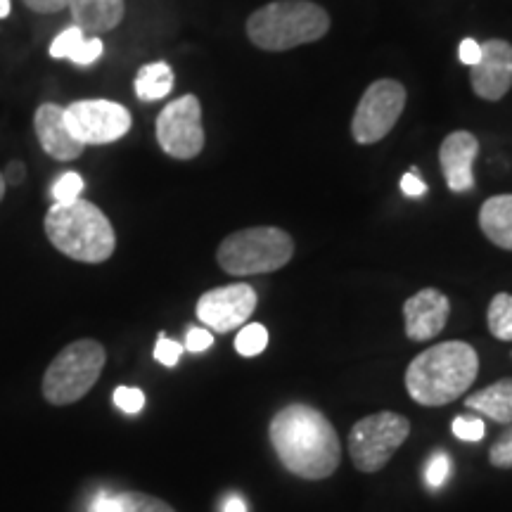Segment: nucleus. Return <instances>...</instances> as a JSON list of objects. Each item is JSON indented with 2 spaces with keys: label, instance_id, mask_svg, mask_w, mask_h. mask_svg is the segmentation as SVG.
<instances>
[{
  "label": "nucleus",
  "instance_id": "obj_1",
  "mask_svg": "<svg viewBox=\"0 0 512 512\" xmlns=\"http://www.w3.org/2000/svg\"><path fill=\"white\" fill-rule=\"evenodd\" d=\"M268 439L280 465L299 479L320 482L335 475L342 463L337 430L309 403H290L280 408L268 425Z\"/></svg>",
  "mask_w": 512,
  "mask_h": 512
},
{
  "label": "nucleus",
  "instance_id": "obj_2",
  "mask_svg": "<svg viewBox=\"0 0 512 512\" xmlns=\"http://www.w3.org/2000/svg\"><path fill=\"white\" fill-rule=\"evenodd\" d=\"M479 375V356L472 344L451 339L434 344L411 361L406 370V392L427 408L448 406L467 394Z\"/></svg>",
  "mask_w": 512,
  "mask_h": 512
},
{
  "label": "nucleus",
  "instance_id": "obj_3",
  "mask_svg": "<svg viewBox=\"0 0 512 512\" xmlns=\"http://www.w3.org/2000/svg\"><path fill=\"white\" fill-rule=\"evenodd\" d=\"M43 228L57 252L81 264H102L117 249V233L105 211L86 200L53 204Z\"/></svg>",
  "mask_w": 512,
  "mask_h": 512
},
{
  "label": "nucleus",
  "instance_id": "obj_4",
  "mask_svg": "<svg viewBox=\"0 0 512 512\" xmlns=\"http://www.w3.org/2000/svg\"><path fill=\"white\" fill-rule=\"evenodd\" d=\"M330 15L311 0H273L247 19V36L266 53H283L328 34Z\"/></svg>",
  "mask_w": 512,
  "mask_h": 512
},
{
  "label": "nucleus",
  "instance_id": "obj_5",
  "mask_svg": "<svg viewBox=\"0 0 512 512\" xmlns=\"http://www.w3.org/2000/svg\"><path fill=\"white\" fill-rule=\"evenodd\" d=\"M294 256L290 233L275 226H254L230 233L219 245L216 261L221 271L235 278L275 273Z\"/></svg>",
  "mask_w": 512,
  "mask_h": 512
},
{
  "label": "nucleus",
  "instance_id": "obj_6",
  "mask_svg": "<svg viewBox=\"0 0 512 512\" xmlns=\"http://www.w3.org/2000/svg\"><path fill=\"white\" fill-rule=\"evenodd\" d=\"M107 351L95 339H76L57 354L43 375V399L50 406H72L81 401L105 368Z\"/></svg>",
  "mask_w": 512,
  "mask_h": 512
},
{
  "label": "nucleus",
  "instance_id": "obj_7",
  "mask_svg": "<svg viewBox=\"0 0 512 512\" xmlns=\"http://www.w3.org/2000/svg\"><path fill=\"white\" fill-rule=\"evenodd\" d=\"M408 434H411V422L399 413L382 411L366 415L349 432L351 463L366 475L384 470V465H389L396 448L403 446Z\"/></svg>",
  "mask_w": 512,
  "mask_h": 512
},
{
  "label": "nucleus",
  "instance_id": "obj_8",
  "mask_svg": "<svg viewBox=\"0 0 512 512\" xmlns=\"http://www.w3.org/2000/svg\"><path fill=\"white\" fill-rule=\"evenodd\" d=\"M406 88L394 79H380L370 83L358 100L351 119V133L361 145H375L396 126L406 107Z\"/></svg>",
  "mask_w": 512,
  "mask_h": 512
},
{
  "label": "nucleus",
  "instance_id": "obj_9",
  "mask_svg": "<svg viewBox=\"0 0 512 512\" xmlns=\"http://www.w3.org/2000/svg\"><path fill=\"white\" fill-rule=\"evenodd\" d=\"M72 136L81 145H110L131 131V112L112 100H79L64 107Z\"/></svg>",
  "mask_w": 512,
  "mask_h": 512
},
{
  "label": "nucleus",
  "instance_id": "obj_10",
  "mask_svg": "<svg viewBox=\"0 0 512 512\" xmlns=\"http://www.w3.org/2000/svg\"><path fill=\"white\" fill-rule=\"evenodd\" d=\"M157 143L169 157L195 159L204 150L202 105L195 95H183L164 107L157 117Z\"/></svg>",
  "mask_w": 512,
  "mask_h": 512
},
{
  "label": "nucleus",
  "instance_id": "obj_11",
  "mask_svg": "<svg viewBox=\"0 0 512 512\" xmlns=\"http://www.w3.org/2000/svg\"><path fill=\"white\" fill-rule=\"evenodd\" d=\"M256 290L247 283H233L204 292L197 302V318L209 330L228 335L242 328L256 311Z\"/></svg>",
  "mask_w": 512,
  "mask_h": 512
},
{
  "label": "nucleus",
  "instance_id": "obj_12",
  "mask_svg": "<svg viewBox=\"0 0 512 512\" xmlns=\"http://www.w3.org/2000/svg\"><path fill=\"white\" fill-rule=\"evenodd\" d=\"M470 83L477 98L498 102L512 88V43L489 38L482 43V57L470 67Z\"/></svg>",
  "mask_w": 512,
  "mask_h": 512
},
{
  "label": "nucleus",
  "instance_id": "obj_13",
  "mask_svg": "<svg viewBox=\"0 0 512 512\" xmlns=\"http://www.w3.org/2000/svg\"><path fill=\"white\" fill-rule=\"evenodd\" d=\"M451 316V302L437 287H425L403 302V323L411 342H430L439 337Z\"/></svg>",
  "mask_w": 512,
  "mask_h": 512
},
{
  "label": "nucleus",
  "instance_id": "obj_14",
  "mask_svg": "<svg viewBox=\"0 0 512 512\" xmlns=\"http://www.w3.org/2000/svg\"><path fill=\"white\" fill-rule=\"evenodd\" d=\"M479 140L470 131H453L439 147V164L451 192H467L475 188V159Z\"/></svg>",
  "mask_w": 512,
  "mask_h": 512
},
{
  "label": "nucleus",
  "instance_id": "obj_15",
  "mask_svg": "<svg viewBox=\"0 0 512 512\" xmlns=\"http://www.w3.org/2000/svg\"><path fill=\"white\" fill-rule=\"evenodd\" d=\"M34 128L46 155L57 159V162H74L86 150V145H81L69 131L67 121H64V107L53 105V102L38 107L34 114Z\"/></svg>",
  "mask_w": 512,
  "mask_h": 512
},
{
  "label": "nucleus",
  "instance_id": "obj_16",
  "mask_svg": "<svg viewBox=\"0 0 512 512\" xmlns=\"http://www.w3.org/2000/svg\"><path fill=\"white\" fill-rule=\"evenodd\" d=\"M74 27L86 36H102L117 29L124 19V0H69Z\"/></svg>",
  "mask_w": 512,
  "mask_h": 512
},
{
  "label": "nucleus",
  "instance_id": "obj_17",
  "mask_svg": "<svg viewBox=\"0 0 512 512\" xmlns=\"http://www.w3.org/2000/svg\"><path fill=\"white\" fill-rule=\"evenodd\" d=\"M465 408L494 420L496 425H510L512 422V377H503L489 387L479 389L465 399Z\"/></svg>",
  "mask_w": 512,
  "mask_h": 512
},
{
  "label": "nucleus",
  "instance_id": "obj_18",
  "mask_svg": "<svg viewBox=\"0 0 512 512\" xmlns=\"http://www.w3.org/2000/svg\"><path fill=\"white\" fill-rule=\"evenodd\" d=\"M479 228L491 245L512 252V195L489 197L479 209Z\"/></svg>",
  "mask_w": 512,
  "mask_h": 512
},
{
  "label": "nucleus",
  "instance_id": "obj_19",
  "mask_svg": "<svg viewBox=\"0 0 512 512\" xmlns=\"http://www.w3.org/2000/svg\"><path fill=\"white\" fill-rule=\"evenodd\" d=\"M102 50H105V46H102L100 36H86L79 27L64 29L50 43V57L53 60H72L74 64H81V67L98 62Z\"/></svg>",
  "mask_w": 512,
  "mask_h": 512
},
{
  "label": "nucleus",
  "instance_id": "obj_20",
  "mask_svg": "<svg viewBox=\"0 0 512 512\" xmlns=\"http://www.w3.org/2000/svg\"><path fill=\"white\" fill-rule=\"evenodd\" d=\"M133 88H136L138 100L143 102L162 100L174 91V69H171L166 62L145 64V67L138 69Z\"/></svg>",
  "mask_w": 512,
  "mask_h": 512
},
{
  "label": "nucleus",
  "instance_id": "obj_21",
  "mask_svg": "<svg viewBox=\"0 0 512 512\" xmlns=\"http://www.w3.org/2000/svg\"><path fill=\"white\" fill-rule=\"evenodd\" d=\"M489 332L501 342H512V294L498 292L486 311Z\"/></svg>",
  "mask_w": 512,
  "mask_h": 512
},
{
  "label": "nucleus",
  "instance_id": "obj_22",
  "mask_svg": "<svg viewBox=\"0 0 512 512\" xmlns=\"http://www.w3.org/2000/svg\"><path fill=\"white\" fill-rule=\"evenodd\" d=\"M266 347H268V330L261 323L242 325L238 337H235V351L245 358L264 354Z\"/></svg>",
  "mask_w": 512,
  "mask_h": 512
},
{
  "label": "nucleus",
  "instance_id": "obj_23",
  "mask_svg": "<svg viewBox=\"0 0 512 512\" xmlns=\"http://www.w3.org/2000/svg\"><path fill=\"white\" fill-rule=\"evenodd\" d=\"M119 496V512H176L162 498H155L143 491H124Z\"/></svg>",
  "mask_w": 512,
  "mask_h": 512
},
{
  "label": "nucleus",
  "instance_id": "obj_24",
  "mask_svg": "<svg viewBox=\"0 0 512 512\" xmlns=\"http://www.w3.org/2000/svg\"><path fill=\"white\" fill-rule=\"evenodd\" d=\"M81 192H83V178L76 174V171H67V174L57 178L53 190H50V195H53L55 204H69V202L81 200Z\"/></svg>",
  "mask_w": 512,
  "mask_h": 512
},
{
  "label": "nucleus",
  "instance_id": "obj_25",
  "mask_svg": "<svg viewBox=\"0 0 512 512\" xmlns=\"http://www.w3.org/2000/svg\"><path fill=\"white\" fill-rule=\"evenodd\" d=\"M489 463L498 467V470H512V422L503 427V432L491 444Z\"/></svg>",
  "mask_w": 512,
  "mask_h": 512
},
{
  "label": "nucleus",
  "instance_id": "obj_26",
  "mask_svg": "<svg viewBox=\"0 0 512 512\" xmlns=\"http://www.w3.org/2000/svg\"><path fill=\"white\" fill-rule=\"evenodd\" d=\"M114 406L119 408V411H124L126 415H136L145 408V394L143 389L138 387H119L114 389Z\"/></svg>",
  "mask_w": 512,
  "mask_h": 512
},
{
  "label": "nucleus",
  "instance_id": "obj_27",
  "mask_svg": "<svg viewBox=\"0 0 512 512\" xmlns=\"http://www.w3.org/2000/svg\"><path fill=\"white\" fill-rule=\"evenodd\" d=\"M453 434L460 441H482L486 434V425L482 418H467V415H458L451 425Z\"/></svg>",
  "mask_w": 512,
  "mask_h": 512
},
{
  "label": "nucleus",
  "instance_id": "obj_28",
  "mask_svg": "<svg viewBox=\"0 0 512 512\" xmlns=\"http://www.w3.org/2000/svg\"><path fill=\"white\" fill-rule=\"evenodd\" d=\"M448 475H451V460H448L446 453H434L425 470L427 484H430L432 489H439V486L446 484Z\"/></svg>",
  "mask_w": 512,
  "mask_h": 512
},
{
  "label": "nucleus",
  "instance_id": "obj_29",
  "mask_svg": "<svg viewBox=\"0 0 512 512\" xmlns=\"http://www.w3.org/2000/svg\"><path fill=\"white\" fill-rule=\"evenodd\" d=\"M185 347L181 342H174V339H169L164 335V332H159V342L155 347V358L162 366L166 368H174L178 361H181Z\"/></svg>",
  "mask_w": 512,
  "mask_h": 512
},
{
  "label": "nucleus",
  "instance_id": "obj_30",
  "mask_svg": "<svg viewBox=\"0 0 512 512\" xmlns=\"http://www.w3.org/2000/svg\"><path fill=\"white\" fill-rule=\"evenodd\" d=\"M211 344H214V335L207 328H190L188 335H185V351H190V354H202V351H207Z\"/></svg>",
  "mask_w": 512,
  "mask_h": 512
},
{
  "label": "nucleus",
  "instance_id": "obj_31",
  "mask_svg": "<svg viewBox=\"0 0 512 512\" xmlns=\"http://www.w3.org/2000/svg\"><path fill=\"white\" fill-rule=\"evenodd\" d=\"M479 57H482V43L475 41V38H463L458 46V60L467 67H475Z\"/></svg>",
  "mask_w": 512,
  "mask_h": 512
},
{
  "label": "nucleus",
  "instance_id": "obj_32",
  "mask_svg": "<svg viewBox=\"0 0 512 512\" xmlns=\"http://www.w3.org/2000/svg\"><path fill=\"white\" fill-rule=\"evenodd\" d=\"M401 192L408 197H422L427 192V185L418 174H415V169H413L401 178Z\"/></svg>",
  "mask_w": 512,
  "mask_h": 512
},
{
  "label": "nucleus",
  "instance_id": "obj_33",
  "mask_svg": "<svg viewBox=\"0 0 512 512\" xmlns=\"http://www.w3.org/2000/svg\"><path fill=\"white\" fill-rule=\"evenodd\" d=\"M29 10L41 12V15H53V12H62L69 8V0H24Z\"/></svg>",
  "mask_w": 512,
  "mask_h": 512
},
{
  "label": "nucleus",
  "instance_id": "obj_34",
  "mask_svg": "<svg viewBox=\"0 0 512 512\" xmlns=\"http://www.w3.org/2000/svg\"><path fill=\"white\" fill-rule=\"evenodd\" d=\"M5 185H19L27 178V166H24L22 162H10L8 169H5Z\"/></svg>",
  "mask_w": 512,
  "mask_h": 512
},
{
  "label": "nucleus",
  "instance_id": "obj_35",
  "mask_svg": "<svg viewBox=\"0 0 512 512\" xmlns=\"http://www.w3.org/2000/svg\"><path fill=\"white\" fill-rule=\"evenodd\" d=\"M93 512H119V496H112V494L98 496L93 503Z\"/></svg>",
  "mask_w": 512,
  "mask_h": 512
},
{
  "label": "nucleus",
  "instance_id": "obj_36",
  "mask_svg": "<svg viewBox=\"0 0 512 512\" xmlns=\"http://www.w3.org/2000/svg\"><path fill=\"white\" fill-rule=\"evenodd\" d=\"M223 512H247V505L240 496H230L226 505H223Z\"/></svg>",
  "mask_w": 512,
  "mask_h": 512
},
{
  "label": "nucleus",
  "instance_id": "obj_37",
  "mask_svg": "<svg viewBox=\"0 0 512 512\" xmlns=\"http://www.w3.org/2000/svg\"><path fill=\"white\" fill-rule=\"evenodd\" d=\"M12 10V0H0V19H5Z\"/></svg>",
  "mask_w": 512,
  "mask_h": 512
},
{
  "label": "nucleus",
  "instance_id": "obj_38",
  "mask_svg": "<svg viewBox=\"0 0 512 512\" xmlns=\"http://www.w3.org/2000/svg\"><path fill=\"white\" fill-rule=\"evenodd\" d=\"M3 197H5V178L0 174V202H3Z\"/></svg>",
  "mask_w": 512,
  "mask_h": 512
}]
</instances>
